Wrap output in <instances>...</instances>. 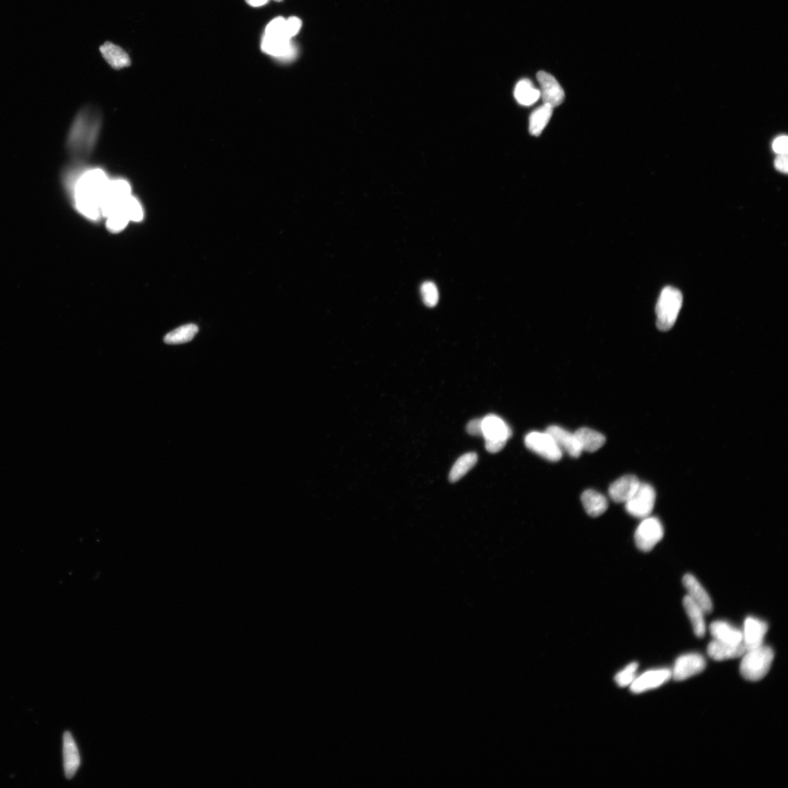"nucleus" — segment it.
<instances>
[{"mask_svg":"<svg viewBox=\"0 0 788 788\" xmlns=\"http://www.w3.org/2000/svg\"><path fill=\"white\" fill-rule=\"evenodd\" d=\"M109 182L100 169L81 172L69 167L63 175L64 186L70 192L76 209L92 220L102 215L101 202Z\"/></svg>","mask_w":788,"mask_h":788,"instance_id":"nucleus-1","label":"nucleus"},{"mask_svg":"<svg viewBox=\"0 0 788 788\" xmlns=\"http://www.w3.org/2000/svg\"><path fill=\"white\" fill-rule=\"evenodd\" d=\"M101 124L100 113L93 106H87L77 115L67 141V148L73 158L81 160L93 153Z\"/></svg>","mask_w":788,"mask_h":788,"instance_id":"nucleus-2","label":"nucleus"},{"mask_svg":"<svg viewBox=\"0 0 788 788\" xmlns=\"http://www.w3.org/2000/svg\"><path fill=\"white\" fill-rule=\"evenodd\" d=\"M740 673L749 681L756 682L768 674L774 657V653L769 646L762 644L747 651L742 656Z\"/></svg>","mask_w":788,"mask_h":788,"instance_id":"nucleus-3","label":"nucleus"},{"mask_svg":"<svg viewBox=\"0 0 788 788\" xmlns=\"http://www.w3.org/2000/svg\"><path fill=\"white\" fill-rule=\"evenodd\" d=\"M682 293L671 287L663 289L658 299L655 312L657 327L666 331L673 327L682 305Z\"/></svg>","mask_w":788,"mask_h":788,"instance_id":"nucleus-4","label":"nucleus"},{"mask_svg":"<svg viewBox=\"0 0 788 788\" xmlns=\"http://www.w3.org/2000/svg\"><path fill=\"white\" fill-rule=\"evenodd\" d=\"M511 435L509 425L500 417L488 415L483 419V436L489 453L497 454L505 448Z\"/></svg>","mask_w":788,"mask_h":788,"instance_id":"nucleus-5","label":"nucleus"},{"mask_svg":"<svg viewBox=\"0 0 788 788\" xmlns=\"http://www.w3.org/2000/svg\"><path fill=\"white\" fill-rule=\"evenodd\" d=\"M655 499L654 488L648 483H640L635 494L625 503L626 510L635 518H647L653 510Z\"/></svg>","mask_w":788,"mask_h":788,"instance_id":"nucleus-6","label":"nucleus"},{"mask_svg":"<svg viewBox=\"0 0 788 788\" xmlns=\"http://www.w3.org/2000/svg\"><path fill=\"white\" fill-rule=\"evenodd\" d=\"M664 529L661 521L655 517L643 519L637 528L635 540L637 547L643 552H650L664 537Z\"/></svg>","mask_w":788,"mask_h":788,"instance_id":"nucleus-7","label":"nucleus"},{"mask_svg":"<svg viewBox=\"0 0 788 788\" xmlns=\"http://www.w3.org/2000/svg\"><path fill=\"white\" fill-rule=\"evenodd\" d=\"M527 448L545 459L555 462L562 458V450L547 432H532L525 437Z\"/></svg>","mask_w":788,"mask_h":788,"instance_id":"nucleus-8","label":"nucleus"},{"mask_svg":"<svg viewBox=\"0 0 788 788\" xmlns=\"http://www.w3.org/2000/svg\"><path fill=\"white\" fill-rule=\"evenodd\" d=\"M706 668V662L704 657L697 653H690L679 657L675 662L673 670H671V678L676 681L686 680L700 674Z\"/></svg>","mask_w":788,"mask_h":788,"instance_id":"nucleus-9","label":"nucleus"},{"mask_svg":"<svg viewBox=\"0 0 788 788\" xmlns=\"http://www.w3.org/2000/svg\"><path fill=\"white\" fill-rule=\"evenodd\" d=\"M537 79L540 85V97L544 100V104L553 108L561 106L564 101L565 94L557 80L544 71L538 73Z\"/></svg>","mask_w":788,"mask_h":788,"instance_id":"nucleus-10","label":"nucleus"},{"mask_svg":"<svg viewBox=\"0 0 788 788\" xmlns=\"http://www.w3.org/2000/svg\"><path fill=\"white\" fill-rule=\"evenodd\" d=\"M671 679V670L657 669L646 671L631 683V690L635 693H641L655 689L663 686Z\"/></svg>","mask_w":788,"mask_h":788,"instance_id":"nucleus-11","label":"nucleus"},{"mask_svg":"<svg viewBox=\"0 0 788 788\" xmlns=\"http://www.w3.org/2000/svg\"><path fill=\"white\" fill-rule=\"evenodd\" d=\"M769 626L767 622L755 617H747L744 623L742 642L746 650H751L764 644Z\"/></svg>","mask_w":788,"mask_h":788,"instance_id":"nucleus-12","label":"nucleus"},{"mask_svg":"<svg viewBox=\"0 0 788 788\" xmlns=\"http://www.w3.org/2000/svg\"><path fill=\"white\" fill-rule=\"evenodd\" d=\"M262 50L265 54L282 61H292L297 55V50L291 40L267 35L262 39Z\"/></svg>","mask_w":788,"mask_h":788,"instance_id":"nucleus-13","label":"nucleus"},{"mask_svg":"<svg viewBox=\"0 0 788 788\" xmlns=\"http://www.w3.org/2000/svg\"><path fill=\"white\" fill-rule=\"evenodd\" d=\"M63 760L66 777L71 780L81 766V756L79 748L69 731L63 736Z\"/></svg>","mask_w":788,"mask_h":788,"instance_id":"nucleus-14","label":"nucleus"},{"mask_svg":"<svg viewBox=\"0 0 788 788\" xmlns=\"http://www.w3.org/2000/svg\"><path fill=\"white\" fill-rule=\"evenodd\" d=\"M640 483L635 475L623 476L611 484L609 495L616 503H626L635 494Z\"/></svg>","mask_w":788,"mask_h":788,"instance_id":"nucleus-15","label":"nucleus"},{"mask_svg":"<svg viewBox=\"0 0 788 788\" xmlns=\"http://www.w3.org/2000/svg\"><path fill=\"white\" fill-rule=\"evenodd\" d=\"M682 583L689 593L688 596L700 606L706 614L711 613L713 609V601L700 581L693 575L687 574L683 577Z\"/></svg>","mask_w":788,"mask_h":788,"instance_id":"nucleus-16","label":"nucleus"},{"mask_svg":"<svg viewBox=\"0 0 788 788\" xmlns=\"http://www.w3.org/2000/svg\"><path fill=\"white\" fill-rule=\"evenodd\" d=\"M546 432L551 435L560 449L567 452L568 455L573 458H578L582 454V448H581L574 433H571L558 425L549 426Z\"/></svg>","mask_w":788,"mask_h":788,"instance_id":"nucleus-17","label":"nucleus"},{"mask_svg":"<svg viewBox=\"0 0 788 788\" xmlns=\"http://www.w3.org/2000/svg\"><path fill=\"white\" fill-rule=\"evenodd\" d=\"M715 640L731 645L742 643V631L724 621H716L709 626Z\"/></svg>","mask_w":788,"mask_h":788,"instance_id":"nucleus-18","label":"nucleus"},{"mask_svg":"<svg viewBox=\"0 0 788 788\" xmlns=\"http://www.w3.org/2000/svg\"><path fill=\"white\" fill-rule=\"evenodd\" d=\"M746 651L743 642L738 645H731L715 640L709 644L707 648L709 656L718 662L740 657Z\"/></svg>","mask_w":788,"mask_h":788,"instance_id":"nucleus-19","label":"nucleus"},{"mask_svg":"<svg viewBox=\"0 0 788 788\" xmlns=\"http://www.w3.org/2000/svg\"><path fill=\"white\" fill-rule=\"evenodd\" d=\"M100 52L110 66L115 70H121L131 66V57L120 46L106 42L99 48Z\"/></svg>","mask_w":788,"mask_h":788,"instance_id":"nucleus-20","label":"nucleus"},{"mask_svg":"<svg viewBox=\"0 0 788 788\" xmlns=\"http://www.w3.org/2000/svg\"><path fill=\"white\" fill-rule=\"evenodd\" d=\"M584 508L587 514L593 518H597L603 515L608 509L609 503L607 499L597 490H586L581 496Z\"/></svg>","mask_w":788,"mask_h":788,"instance_id":"nucleus-21","label":"nucleus"},{"mask_svg":"<svg viewBox=\"0 0 788 788\" xmlns=\"http://www.w3.org/2000/svg\"><path fill=\"white\" fill-rule=\"evenodd\" d=\"M684 609L688 615L691 623L694 634L696 637L702 638L706 633V624L704 621V611L688 595L683 599Z\"/></svg>","mask_w":788,"mask_h":788,"instance_id":"nucleus-22","label":"nucleus"},{"mask_svg":"<svg viewBox=\"0 0 788 788\" xmlns=\"http://www.w3.org/2000/svg\"><path fill=\"white\" fill-rule=\"evenodd\" d=\"M574 434L582 450L589 453L597 451L606 442L602 434L588 428L579 429Z\"/></svg>","mask_w":788,"mask_h":788,"instance_id":"nucleus-23","label":"nucleus"},{"mask_svg":"<svg viewBox=\"0 0 788 788\" xmlns=\"http://www.w3.org/2000/svg\"><path fill=\"white\" fill-rule=\"evenodd\" d=\"M514 94L516 100L524 106L535 104L540 98L539 90L528 79H523L517 84Z\"/></svg>","mask_w":788,"mask_h":788,"instance_id":"nucleus-24","label":"nucleus"},{"mask_svg":"<svg viewBox=\"0 0 788 788\" xmlns=\"http://www.w3.org/2000/svg\"><path fill=\"white\" fill-rule=\"evenodd\" d=\"M553 108L549 105L544 104L535 110L529 119V132L534 136H539L549 123L552 115Z\"/></svg>","mask_w":788,"mask_h":788,"instance_id":"nucleus-25","label":"nucleus"},{"mask_svg":"<svg viewBox=\"0 0 788 788\" xmlns=\"http://www.w3.org/2000/svg\"><path fill=\"white\" fill-rule=\"evenodd\" d=\"M478 457L475 453H469L461 456L452 468L449 474V481L451 483H456L461 480L475 466Z\"/></svg>","mask_w":788,"mask_h":788,"instance_id":"nucleus-26","label":"nucleus"},{"mask_svg":"<svg viewBox=\"0 0 788 788\" xmlns=\"http://www.w3.org/2000/svg\"><path fill=\"white\" fill-rule=\"evenodd\" d=\"M198 330V326L192 324L180 327L166 334L164 342L170 345L189 343L195 337Z\"/></svg>","mask_w":788,"mask_h":788,"instance_id":"nucleus-27","label":"nucleus"},{"mask_svg":"<svg viewBox=\"0 0 788 788\" xmlns=\"http://www.w3.org/2000/svg\"><path fill=\"white\" fill-rule=\"evenodd\" d=\"M122 204L123 202L107 216V227L113 233H118V232L122 231L125 229L129 222V219L123 209Z\"/></svg>","mask_w":788,"mask_h":788,"instance_id":"nucleus-28","label":"nucleus"},{"mask_svg":"<svg viewBox=\"0 0 788 788\" xmlns=\"http://www.w3.org/2000/svg\"><path fill=\"white\" fill-rule=\"evenodd\" d=\"M265 35L291 40L289 35L287 21L282 17H278L269 22L267 26Z\"/></svg>","mask_w":788,"mask_h":788,"instance_id":"nucleus-29","label":"nucleus"},{"mask_svg":"<svg viewBox=\"0 0 788 788\" xmlns=\"http://www.w3.org/2000/svg\"><path fill=\"white\" fill-rule=\"evenodd\" d=\"M122 206L129 221L139 222L143 220V209L139 201L132 195L124 200Z\"/></svg>","mask_w":788,"mask_h":788,"instance_id":"nucleus-30","label":"nucleus"},{"mask_svg":"<svg viewBox=\"0 0 788 788\" xmlns=\"http://www.w3.org/2000/svg\"><path fill=\"white\" fill-rule=\"evenodd\" d=\"M421 296L424 304L429 307H434L439 301V292L436 286L432 281H426L422 284L421 288Z\"/></svg>","mask_w":788,"mask_h":788,"instance_id":"nucleus-31","label":"nucleus"},{"mask_svg":"<svg viewBox=\"0 0 788 788\" xmlns=\"http://www.w3.org/2000/svg\"><path fill=\"white\" fill-rule=\"evenodd\" d=\"M639 665L634 662L628 665L621 673L615 676V681L619 686L626 687L636 679V673Z\"/></svg>","mask_w":788,"mask_h":788,"instance_id":"nucleus-32","label":"nucleus"},{"mask_svg":"<svg viewBox=\"0 0 788 788\" xmlns=\"http://www.w3.org/2000/svg\"><path fill=\"white\" fill-rule=\"evenodd\" d=\"M468 432L475 436H483V419L472 420L467 425Z\"/></svg>","mask_w":788,"mask_h":788,"instance_id":"nucleus-33","label":"nucleus"},{"mask_svg":"<svg viewBox=\"0 0 788 788\" xmlns=\"http://www.w3.org/2000/svg\"><path fill=\"white\" fill-rule=\"evenodd\" d=\"M287 21L289 35L293 38L300 32L302 22L299 18L295 17H290Z\"/></svg>","mask_w":788,"mask_h":788,"instance_id":"nucleus-34","label":"nucleus"},{"mask_svg":"<svg viewBox=\"0 0 788 788\" xmlns=\"http://www.w3.org/2000/svg\"><path fill=\"white\" fill-rule=\"evenodd\" d=\"M787 136H780L773 141V149L775 152L780 155L787 154Z\"/></svg>","mask_w":788,"mask_h":788,"instance_id":"nucleus-35","label":"nucleus"},{"mask_svg":"<svg viewBox=\"0 0 788 788\" xmlns=\"http://www.w3.org/2000/svg\"><path fill=\"white\" fill-rule=\"evenodd\" d=\"M787 155H780L774 161V166L776 169L782 173H787L788 170L787 166Z\"/></svg>","mask_w":788,"mask_h":788,"instance_id":"nucleus-36","label":"nucleus"},{"mask_svg":"<svg viewBox=\"0 0 788 788\" xmlns=\"http://www.w3.org/2000/svg\"><path fill=\"white\" fill-rule=\"evenodd\" d=\"M269 0H245L249 6L252 7H262L267 5Z\"/></svg>","mask_w":788,"mask_h":788,"instance_id":"nucleus-37","label":"nucleus"},{"mask_svg":"<svg viewBox=\"0 0 788 788\" xmlns=\"http://www.w3.org/2000/svg\"><path fill=\"white\" fill-rule=\"evenodd\" d=\"M275 1H276V2H282V0H275Z\"/></svg>","mask_w":788,"mask_h":788,"instance_id":"nucleus-38","label":"nucleus"}]
</instances>
